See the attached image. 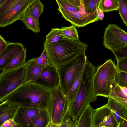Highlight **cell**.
Returning <instances> with one entry per match:
<instances>
[{
    "mask_svg": "<svg viewBox=\"0 0 127 127\" xmlns=\"http://www.w3.org/2000/svg\"><path fill=\"white\" fill-rule=\"evenodd\" d=\"M119 125L121 127L127 115V108L116 100L108 98L107 103Z\"/></svg>",
    "mask_w": 127,
    "mask_h": 127,
    "instance_id": "obj_16",
    "label": "cell"
},
{
    "mask_svg": "<svg viewBox=\"0 0 127 127\" xmlns=\"http://www.w3.org/2000/svg\"><path fill=\"white\" fill-rule=\"evenodd\" d=\"M87 60L84 52L67 63L57 68L59 77L60 86L66 95L78 75L83 71Z\"/></svg>",
    "mask_w": 127,
    "mask_h": 127,
    "instance_id": "obj_5",
    "label": "cell"
},
{
    "mask_svg": "<svg viewBox=\"0 0 127 127\" xmlns=\"http://www.w3.org/2000/svg\"><path fill=\"white\" fill-rule=\"evenodd\" d=\"M51 122L49 127H60L71 118L69 112L70 102L60 86L51 91Z\"/></svg>",
    "mask_w": 127,
    "mask_h": 127,
    "instance_id": "obj_6",
    "label": "cell"
},
{
    "mask_svg": "<svg viewBox=\"0 0 127 127\" xmlns=\"http://www.w3.org/2000/svg\"><path fill=\"white\" fill-rule=\"evenodd\" d=\"M8 0H1L0 1V5H1Z\"/></svg>",
    "mask_w": 127,
    "mask_h": 127,
    "instance_id": "obj_41",
    "label": "cell"
},
{
    "mask_svg": "<svg viewBox=\"0 0 127 127\" xmlns=\"http://www.w3.org/2000/svg\"><path fill=\"white\" fill-rule=\"evenodd\" d=\"M114 82L120 86L127 88V73L118 70Z\"/></svg>",
    "mask_w": 127,
    "mask_h": 127,
    "instance_id": "obj_29",
    "label": "cell"
},
{
    "mask_svg": "<svg viewBox=\"0 0 127 127\" xmlns=\"http://www.w3.org/2000/svg\"><path fill=\"white\" fill-rule=\"evenodd\" d=\"M27 51V49L24 47L22 50L16 54L3 70H7L11 69L25 64Z\"/></svg>",
    "mask_w": 127,
    "mask_h": 127,
    "instance_id": "obj_22",
    "label": "cell"
},
{
    "mask_svg": "<svg viewBox=\"0 0 127 127\" xmlns=\"http://www.w3.org/2000/svg\"><path fill=\"white\" fill-rule=\"evenodd\" d=\"M97 67L87 60L75 98L69 104V114L73 121L78 119L87 106L97 100L93 82Z\"/></svg>",
    "mask_w": 127,
    "mask_h": 127,
    "instance_id": "obj_2",
    "label": "cell"
},
{
    "mask_svg": "<svg viewBox=\"0 0 127 127\" xmlns=\"http://www.w3.org/2000/svg\"><path fill=\"white\" fill-rule=\"evenodd\" d=\"M118 70L117 65L111 59L97 67L93 78L94 90L97 96L109 98Z\"/></svg>",
    "mask_w": 127,
    "mask_h": 127,
    "instance_id": "obj_4",
    "label": "cell"
},
{
    "mask_svg": "<svg viewBox=\"0 0 127 127\" xmlns=\"http://www.w3.org/2000/svg\"><path fill=\"white\" fill-rule=\"evenodd\" d=\"M82 0L86 13H90L97 11V8L95 0Z\"/></svg>",
    "mask_w": 127,
    "mask_h": 127,
    "instance_id": "obj_31",
    "label": "cell"
},
{
    "mask_svg": "<svg viewBox=\"0 0 127 127\" xmlns=\"http://www.w3.org/2000/svg\"><path fill=\"white\" fill-rule=\"evenodd\" d=\"M51 91L34 82H30L21 86L0 101L8 100L19 107L46 110L51 118Z\"/></svg>",
    "mask_w": 127,
    "mask_h": 127,
    "instance_id": "obj_1",
    "label": "cell"
},
{
    "mask_svg": "<svg viewBox=\"0 0 127 127\" xmlns=\"http://www.w3.org/2000/svg\"><path fill=\"white\" fill-rule=\"evenodd\" d=\"M81 5V9L78 11L70 12L59 9L58 10L61 13L62 17L76 27H83L99 20L97 11L87 13L85 11L83 0Z\"/></svg>",
    "mask_w": 127,
    "mask_h": 127,
    "instance_id": "obj_10",
    "label": "cell"
},
{
    "mask_svg": "<svg viewBox=\"0 0 127 127\" xmlns=\"http://www.w3.org/2000/svg\"><path fill=\"white\" fill-rule=\"evenodd\" d=\"M19 107L8 100L0 104V126L5 121L14 119Z\"/></svg>",
    "mask_w": 127,
    "mask_h": 127,
    "instance_id": "obj_15",
    "label": "cell"
},
{
    "mask_svg": "<svg viewBox=\"0 0 127 127\" xmlns=\"http://www.w3.org/2000/svg\"><path fill=\"white\" fill-rule=\"evenodd\" d=\"M1 0H0V1Z\"/></svg>",
    "mask_w": 127,
    "mask_h": 127,
    "instance_id": "obj_44",
    "label": "cell"
},
{
    "mask_svg": "<svg viewBox=\"0 0 127 127\" xmlns=\"http://www.w3.org/2000/svg\"><path fill=\"white\" fill-rule=\"evenodd\" d=\"M24 48L21 43L9 42L7 47L0 54V70H3L12 57Z\"/></svg>",
    "mask_w": 127,
    "mask_h": 127,
    "instance_id": "obj_14",
    "label": "cell"
},
{
    "mask_svg": "<svg viewBox=\"0 0 127 127\" xmlns=\"http://www.w3.org/2000/svg\"><path fill=\"white\" fill-rule=\"evenodd\" d=\"M119 13L124 23L127 27V0H118Z\"/></svg>",
    "mask_w": 127,
    "mask_h": 127,
    "instance_id": "obj_28",
    "label": "cell"
},
{
    "mask_svg": "<svg viewBox=\"0 0 127 127\" xmlns=\"http://www.w3.org/2000/svg\"><path fill=\"white\" fill-rule=\"evenodd\" d=\"M116 59H127V46L112 51Z\"/></svg>",
    "mask_w": 127,
    "mask_h": 127,
    "instance_id": "obj_33",
    "label": "cell"
},
{
    "mask_svg": "<svg viewBox=\"0 0 127 127\" xmlns=\"http://www.w3.org/2000/svg\"><path fill=\"white\" fill-rule=\"evenodd\" d=\"M119 7L118 0H101L98 7L103 12H107L118 10Z\"/></svg>",
    "mask_w": 127,
    "mask_h": 127,
    "instance_id": "obj_23",
    "label": "cell"
},
{
    "mask_svg": "<svg viewBox=\"0 0 127 127\" xmlns=\"http://www.w3.org/2000/svg\"><path fill=\"white\" fill-rule=\"evenodd\" d=\"M19 127L17 123L14 119H9L4 122L0 127Z\"/></svg>",
    "mask_w": 127,
    "mask_h": 127,
    "instance_id": "obj_35",
    "label": "cell"
},
{
    "mask_svg": "<svg viewBox=\"0 0 127 127\" xmlns=\"http://www.w3.org/2000/svg\"><path fill=\"white\" fill-rule=\"evenodd\" d=\"M76 27L72 25L66 27H62L61 29V33L64 38L72 40H79V36Z\"/></svg>",
    "mask_w": 127,
    "mask_h": 127,
    "instance_id": "obj_24",
    "label": "cell"
},
{
    "mask_svg": "<svg viewBox=\"0 0 127 127\" xmlns=\"http://www.w3.org/2000/svg\"><path fill=\"white\" fill-rule=\"evenodd\" d=\"M34 59L36 63L40 65L45 66L50 64L46 51L44 48L41 55L39 57L34 58Z\"/></svg>",
    "mask_w": 127,
    "mask_h": 127,
    "instance_id": "obj_32",
    "label": "cell"
},
{
    "mask_svg": "<svg viewBox=\"0 0 127 127\" xmlns=\"http://www.w3.org/2000/svg\"><path fill=\"white\" fill-rule=\"evenodd\" d=\"M121 127H127V115Z\"/></svg>",
    "mask_w": 127,
    "mask_h": 127,
    "instance_id": "obj_39",
    "label": "cell"
},
{
    "mask_svg": "<svg viewBox=\"0 0 127 127\" xmlns=\"http://www.w3.org/2000/svg\"><path fill=\"white\" fill-rule=\"evenodd\" d=\"M112 98L127 108V88L113 83L110 95Z\"/></svg>",
    "mask_w": 127,
    "mask_h": 127,
    "instance_id": "obj_20",
    "label": "cell"
},
{
    "mask_svg": "<svg viewBox=\"0 0 127 127\" xmlns=\"http://www.w3.org/2000/svg\"><path fill=\"white\" fill-rule=\"evenodd\" d=\"M45 66L36 63L34 58L28 60L26 65V83L33 82Z\"/></svg>",
    "mask_w": 127,
    "mask_h": 127,
    "instance_id": "obj_19",
    "label": "cell"
},
{
    "mask_svg": "<svg viewBox=\"0 0 127 127\" xmlns=\"http://www.w3.org/2000/svg\"><path fill=\"white\" fill-rule=\"evenodd\" d=\"M43 46L50 64L56 68L85 52L88 46L87 44L79 39L72 40L65 38L52 44H49L45 41Z\"/></svg>",
    "mask_w": 127,
    "mask_h": 127,
    "instance_id": "obj_3",
    "label": "cell"
},
{
    "mask_svg": "<svg viewBox=\"0 0 127 127\" xmlns=\"http://www.w3.org/2000/svg\"><path fill=\"white\" fill-rule=\"evenodd\" d=\"M80 0L81 1L82 0Z\"/></svg>",
    "mask_w": 127,
    "mask_h": 127,
    "instance_id": "obj_42",
    "label": "cell"
},
{
    "mask_svg": "<svg viewBox=\"0 0 127 127\" xmlns=\"http://www.w3.org/2000/svg\"><path fill=\"white\" fill-rule=\"evenodd\" d=\"M96 4L97 10L98 8L101 0H95Z\"/></svg>",
    "mask_w": 127,
    "mask_h": 127,
    "instance_id": "obj_40",
    "label": "cell"
},
{
    "mask_svg": "<svg viewBox=\"0 0 127 127\" xmlns=\"http://www.w3.org/2000/svg\"><path fill=\"white\" fill-rule=\"evenodd\" d=\"M33 82L50 91L60 86V79L57 68L49 64L45 66Z\"/></svg>",
    "mask_w": 127,
    "mask_h": 127,
    "instance_id": "obj_11",
    "label": "cell"
},
{
    "mask_svg": "<svg viewBox=\"0 0 127 127\" xmlns=\"http://www.w3.org/2000/svg\"><path fill=\"white\" fill-rule=\"evenodd\" d=\"M26 63L11 69L2 70L0 74V100L26 83Z\"/></svg>",
    "mask_w": 127,
    "mask_h": 127,
    "instance_id": "obj_8",
    "label": "cell"
},
{
    "mask_svg": "<svg viewBox=\"0 0 127 127\" xmlns=\"http://www.w3.org/2000/svg\"><path fill=\"white\" fill-rule=\"evenodd\" d=\"M103 43L111 51L127 46V33L117 25L110 24L105 29Z\"/></svg>",
    "mask_w": 127,
    "mask_h": 127,
    "instance_id": "obj_9",
    "label": "cell"
},
{
    "mask_svg": "<svg viewBox=\"0 0 127 127\" xmlns=\"http://www.w3.org/2000/svg\"><path fill=\"white\" fill-rule=\"evenodd\" d=\"M24 24L25 27L28 30L35 33H37L36 26L32 18L30 16H23L21 19Z\"/></svg>",
    "mask_w": 127,
    "mask_h": 127,
    "instance_id": "obj_30",
    "label": "cell"
},
{
    "mask_svg": "<svg viewBox=\"0 0 127 127\" xmlns=\"http://www.w3.org/2000/svg\"><path fill=\"white\" fill-rule=\"evenodd\" d=\"M83 71L78 75L66 95L70 103L73 102L75 98L81 80Z\"/></svg>",
    "mask_w": 127,
    "mask_h": 127,
    "instance_id": "obj_26",
    "label": "cell"
},
{
    "mask_svg": "<svg viewBox=\"0 0 127 127\" xmlns=\"http://www.w3.org/2000/svg\"><path fill=\"white\" fill-rule=\"evenodd\" d=\"M70 1L71 0H68Z\"/></svg>",
    "mask_w": 127,
    "mask_h": 127,
    "instance_id": "obj_43",
    "label": "cell"
},
{
    "mask_svg": "<svg viewBox=\"0 0 127 127\" xmlns=\"http://www.w3.org/2000/svg\"><path fill=\"white\" fill-rule=\"evenodd\" d=\"M63 38L61 33L60 29L53 28L46 35L45 41L49 44H52L58 41Z\"/></svg>",
    "mask_w": 127,
    "mask_h": 127,
    "instance_id": "obj_27",
    "label": "cell"
},
{
    "mask_svg": "<svg viewBox=\"0 0 127 127\" xmlns=\"http://www.w3.org/2000/svg\"><path fill=\"white\" fill-rule=\"evenodd\" d=\"M58 5V9L70 11H78L80 10L81 5L78 6L70 1L68 0H55Z\"/></svg>",
    "mask_w": 127,
    "mask_h": 127,
    "instance_id": "obj_25",
    "label": "cell"
},
{
    "mask_svg": "<svg viewBox=\"0 0 127 127\" xmlns=\"http://www.w3.org/2000/svg\"><path fill=\"white\" fill-rule=\"evenodd\" d=\"M117 66L119 70L127 73V59H116Z\"/></svg>",
    "mask_w": 127,
    "mask_h": 127,
    "instance_id": "obj_34",
    "label": "cell"
},
{
    "mask_svg": "<svg viewBox=\"0 0 127 127\" xmlns=\"http://www.w3.org/2000/svg\"><path fill=\"white\" fill-rule=\"evenodd\" d=\"M119 127L107 103L94 110L93 127Z\"/></svg>",
    "mask_w": 127,
    "mask_h": 127,
    "instance_id": "obj_12",
    "label": "cell"
},
{
    "mask_svg": "<svg viewBox=\"0 0 127 127\" xmlns=\"http://www.w3.org/2000/svg\"><path fill=\"white\" fill-rule=\"evenodd\" d=\"M44 8V5L40 0H36L28 8L23 15L30 16L32 18L36 26L37 33L40 32L39 19L43 12Z\"/></svg>",
    "mask_w": 127,
    "mask_h": 127,
    "instance_id": "obj_17",
    "label": "cell"
},
{
    "mask_svg": "<svg viewBox=\"0 0 127 127\" xmlns=\"http://www.w3.org/2000/svg\"><path fill=\"white\" fill-rule=\"evenodd\" d=\"M70 2L78 6H80L81 2L80 0H71Z\"/></svg>",
    "mask_w": 127,
    "mask_h": 127,
    "instance_id": "obj_38",
    "label": "cell"
},
{
    "mask_svg": "<svg viewBox=\"0 0 127 127\" xmlns=\"http://www.w3.org/2000/svg\"><path fill=\"white\" fill-rule=\"evenodd\" d=\"M36 0H8L0 5V27L20 20L28 8Z\"/></svg>",
    "mask_w": 127,
    "mask_h": 127,
    "instance_id": "obj_7",
    "label": "cell"
},
{
    "mask_svg": "<svg viewBox=\"0 0 127 127\" xmlns=\"http://www.w3.org/2000/svg\"><path fill=\"white\" fill-rule=\"evenodd\" d=\"M94 110L90 104L87 106L78 119L74 121L73 127H93Z\"/></svg>",
    "mask_w": 127,
    "mask_h": 127,
    "instance_id": "obj_18",
    "label": "cell"
},
{
    "mask_svg": "<svg viewBox=\"0 0 127 127\" xmlns=\"http://www.w3.org/2000/svg\"><path fill=\"white\" fill-rule=\"evenodd\" d=\"M8 42L6 41L1 35H0V54L7 47Z\"/></svg>",
    "mask_w": 127,
    "mask_h": 127,
    "instance_id": "obj_36",
    "label": "cell"
},
{
    "mask_svg": "<svg viewBox=\"0 0 127 127\" xmlns=\"http://www.w3.org/2000/svg\"><path fill=\"white\" fill-rule=\"evenodd\" d=\"M97 12L99 20L101 21L104 18V12L98 7L97 10Z\"/></svg>",
    "mask_w": 127,
    "mask_h": 127,
    "instance_id": "obj_37",
    "label": "cell"
},
{
    "mask_svg": "<svg viewBox=\"0 0 127 127\" xmlns=\"http://www.w3.org/2000/svg\"><path fill=\"white\" fill-rule=\"evenodd\" d=\"M40 109L34 107H19L14 120L19 127H31L32 121Z\"/></svg>",
    "mask_w": 127,
    "mask_h": 127,
    "instance_id": "obj_13",
    "label": "cell"
},
{
    "mask_svg": "<svg viewBox=\"0 0 127 127\" xmlns=\"http://www.w3.org/2000/svg\"><path fill=\"white\" fill-rule=\"evenodd\" d=\"M51 122L50 117L48 111L40 109L32 121L31 127H48Z\"/></svg>",
    "mask_w": 127,
    "mask_h": 127,
    "instance_id": "obj_21",
    "label": "cell"
}]
</instances>
